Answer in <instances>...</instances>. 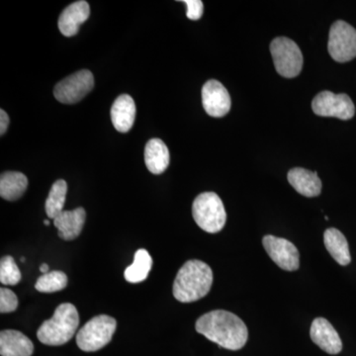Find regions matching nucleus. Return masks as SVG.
Masks as SVG:
<instances>
[{
  "instance_id": "nucleus-6",
  "label": "nucleus",
  "mask_w": 356,
  "mask_h": 356,
  "mask_svg": "<svg viewBox=\"0 0 356 356\" xmlns=\"http://www.w3.org/2000/svg\"><path fill=\"white\" fill-rule=\"evenodd\" d=\"M270 53L280 76L287 79L299 76L303 67V55L294 41L286 37H278L271 42Z\"/></svg>"
},
{
  "instance_id": "nucleus-24",
  "label": "nucleus",
  "mask_w": 356,
  "mask_h": 356,
  "mask_svg": "<svg viewBox=\"0 0 356 356\" xmlns=\"http://www.w3.org/2000/svg\"><path fill=\"white\" fill-rule=\"evenodd\" d=\"M21 273L13 257L7 255L0 261V282L4 285H16L20 282Z\"/></svg>"
},
{
  "instance_id": "nucleus-26",
  "label": "nucleus",
  "mask_w": 356,
  "mask_h": 356,
  "mask_svg": "<svg viewBox=\"0 0 356 356\" xmlns=\"http://www.w3.org/2000/svg\"><path fill=\"white\" fill-rule=\"evenodd\" d=\"M187 6V18L191 20H199L203 15L204 6L200 0H184Z\"/></svg>"
},
{
  "instance_id": "nucleus-10",
  "label": "nucleus",
  "mask_w": 356,
  "mask_h": 356,
  "mask_svg": "<svg viewBox=\"0 0 356 356\" xmlns=\"http://www.w3.org/2000/svg\"><path fill=\"white\" fill-rule=\"evenodd\" d=\"M262 245L267 254L283 270L295 271L299 268V252L297 248L286 238L266 236Z\"/></svg>"
},
{
  "instance_id": "nucleus-15",
  "label": "nucleus",
  "mask_w": 356,
  "mask_h": 356,
  "mask_svg": "<svg viewBox=\"0 0 356 356\" xmlns=\"http://www.w3.org/2000/svg\"><path fill=\"white\" fill-rule=\"evenodd\" d=\"M287 178L293 188L306 197H316L322 192V181L316 172L301 168H292Z\"/></svg>"
},
{
  "instance_id": "nucleus-22",
  "label": "nucleus",
  "mask_w": 356,
  "mask_h": 356,
  "mask_svg": "<svg viewBox=\"0 0 356 356\" xmlns=\"http://www.w3.org/2000/svg\"><path fill=\"white\" fill-rule=\"evenodd\" d=\"M67 192V184L64 179H58L55 184L51 185L50 193H49L46 204H44L47 216L50 218V219L54 220L60 213L64 212Z\"/></svg>"
},
{
  "instance_id": "nucleus-25",
  "label": "nucleus",
  "mask_w": 356,
  "mask_h": 356,
  "mask_svg": "<svg viewBox=\"0 0 356 356\" xmlns=\"http://www.w3.org/2000/svg\"><path fill=\"white\" fill-rule=\"evenodd\" d=\"M18 298L15 293L7 288L0 289V313H11L17 309Z\"/></svg>"
},
{
  "instance_id": "nucleus-5",
  "label": "nucleus",
  "mask_w": 356,
  "mask_h": 356,
  "mask_svg": "<svg viewBox=\"0 0 356 356\" xmlns=\"http://www.w3.org/2000/svg\"><path fill=\"white\" fill-rule=\"evenodd\" d=\"M117 322L107 315H99L89 320L76 334V343L81 350L93 353L102 350L111 341Z\"/></svg>"
},
{
  "instance_id": "nucleus-20",
  "label": "nucleus",
  "mask_w": 356,
  "mask_h": 356,
  "mask_svg": "<svg viewBox=\"0 0 356 356\" xmlns=\"http://www.w3.org/2000/svg\"><path fill=\"white\" fill-rule=\"evenodd\" d=\"M28 187V178L17 172H3L0 177V196L7 201L22 197Z\"/></svg>"
},
{
  "instance_id": "nucleus-7",
  "label": "nucleus",
  "mask_w": 356,
  "mask_h": 356,
  "mask_svg": "<svg viewBox=\"0 0 356 356\" xmlns=\"http://www.w3.org/2000/svg\"><path fill=\"white\" fill-rule=\"evenodd\" d=\"M330 55L337 63H346L356 57V30L344 21L337 20L330 30Z\"/></svg>"
},
{
  "instance_id": "nucleus-19",
  "label": "nucleus",
  "mask_w": 356,
  "mask_h": 356,
  "mask_svg": "<svg viewBox=\"0 0 356 356\" xmlns=\"http://www.w3.org/2000/svg\"><path fill=\"white\" fill-rule=\"evenodd\" d=\"M324 243L327 252L337 264L343 266L350 264L348 243L341 231L334 228L327 229L324 234Z\"/></svg>"
},
{
  "instance_id": "nucleus-17",
  "label": "nucleus",
  "mask_w": 356,
  "mask_h": 356,
  "mask_svg": "<svg viewBox=\"0 0 356 356\" xmlns=\"http://www.w3.org/2000/svg\"><path fill=\"white\" fill-rule=\"evenodd\" d=\"M136 118V104L128 95H122L115 100L111 108V120L118 132L127 133L132 129Z\"/></svg>"
},
{
  "instance_id": "nucleus-3",
  "label": "nucleus",
  "mask_w": 356,
  "mask_h": 356,
  "mask_svg": "<svg viewBox=\"0 0 356 356\" xmlns=\"http://www.w3.org/2000/svg\"><path fill=\"white\" fill-rule=\"evenodd\" d=\"M79 325V316L76 306L70 303L60 304L53 317L44 321L39 327L37 337L46 346H63L74 337Z\"/></svg>"
},
{
  "instance_id": "nucleus-21",
  "label": "nucleus",
  "mask_w": 356,
  "mask_h": 356,
  "mask_svg": "<svg viewBox=\"0 0 356 356\" xmlns=\"http://www.w3.org/2000/svg\"><path fill=\"white\" fill-rule=\"evenodd\" d=\"M153 266V259L147 250L140 248L136 252L134 262L126 268L124 276L130 283H140L146 280Z\"/></svg>"
},
{
  "instance_id": "nucleus-14",
  "label": "nucleus",
  "mask_w": 356,
  "mask_h": 356,
  "mask_svg": "<svg viewBox=\"0 0 356 356\" xmlns=\"http://www.w3.org/2000/svg\"><path fill=\"white\" fill-rule=\"evenodd\" d=\"M86 218V210L83 208L60 213L54 219V225L58 229V236L65 241L76 238L83 231Z\"/></svg>"
},
{
  "instance_id": "nucleus-4",
  "label": "nucleus",
  "mask_w": 356,
  "mask_h": 356,
  "mask_svg": "<svg viewBox=\"0 0 356 356\" xmlns=\"http://www.w3.org/2000/svg\"><path fill=\"white\" fill-rule=\"evenodd\" d=\"M192 215L196 224L209 234L219 233L227 221L224 204L214 192H204L196 197L192 205Z\"/></svg>"
},
{
  "instance_id": "nucleus-27",
  "label": "nucleus",
  "mask_w": 356,
  "mask_h": 356,
  "mask_svg": "<svg viewBox=\"0 0 356 356\" xmlns=\"http://www.w3.org/2000/svg\"><path fill=\"white\" fill-rule=\"evenodd\" d=\"M9 125V117L3 109L0 110V135L3 136L6 133Z\"/></svg>"
},
{
  "instance_id": "nucleus-13",
  "label": "nucleus",
  "mask_w": 356,
  "mask_h": 356,
  "mask_svg": "<svg viewBox=\"0 0 356 356\" xmlns=\"http://www.w3.org/2000/svg\"><path fill=\"white\" fill-rule=\"evenodd\" d=\"M89 4L83 0L74 2L63 11L58 17V29L65 37L76 36L79 27L88 19Z\"/></svg>"
},
{
  "instance_id": "nucleus-30",
  "label": "nucleus",
  "mask_w": 356,
  "mask_h": 356,
  "mask_svg": "<svg viewBox=\"0 0 356 356\" xmlns=\"http://www.w3.org/2000/svg\"><path fill=\"white\" fill-rule=\"evenodd\" d=\"M21 261H22V262H24V261H25V259H24V257H22V259H21Z\"/></svg>"
},
{
  "instance_id": "nucleus-28",
  "label": "nucleus",
  "mask_w": 356,
  "mask_h": 356,
  "mask_svg": "<svg viewBox=\"0 0 356 356\" xmlns=\"http://www.w3.org/2000/svg\"><path fill=\"white\" fill-rule=\"evenodd\" d=\"M40 270L43 274H46L49 273V266L48 264H42L41 267H40Z\"/></svg>"
},
{
  "instance_id": "nucleus-29",
  "label": "nucleus",
  "mask_w": 356,
  "mask_h": 356,
  "mask_svg": "<svg viewBox=\"0 0 356 356\" xmlns=\"http://www.w3.org/2000/svg\"><path fill=\"white\" fill-rule=\"evenodd\" d=\"M44 224L46 225V226H49V225H50V221H49V220H44Z\"/></svg>"
},
{
  "instance_id": "nucleus-23",
  "label": "nucleus",
  "mask_w": 356,
  "mask_h": 356,
  "mask_svg": "<svg viewBox=\"0 0 356 356\" xmlns=\"http://www.w3.org/2000/svg\"><path fill=\"white\" fill-rule=\"evenodd\" d=\"M67 285V276L63 271L54 270L43 274L37 280L35 288L42 293L62 291Z\"/></svg>"
},
{
  "instance_id": "nucleus-9",
  "label": "nucleus",
  "mask_w": 356,
  "mask_h": 356,
  "mask_svg": "<svg viewBox=\"0 0 356 356\" xmlns=\"http://www.w3.org/2000/svg\"><path fill=\"white\" fill-rule=\"evenodd\" d=\"M314 113L322 117H336L341 120H350L355 114V107L348 95H334L331 91H322L313 99Z\"/></svg>"
},
{
  "instance_id": "nucleus-8",
  "label": "nucleus",
  "mask_w": 356,
  "mask_h": 356,
  "mask_svg": "<svg viewBox=\"0 0 356 356\" xmlns=\"http://www.w3.org/2000/svg\"><path fill=\"white\" fill-rule=\"evenodd\" d=\"M93 86L95 79L91 72L88 70H79L60 81L54 89V95L58 102L74 104L83 99L92 90Z\"/></svg>"
},
{
  "instance_id": "nucleus-11",
  "label": "nucleus",
  "mask_w": 356,
  "mask_h": 356,
  "mask_svg": "<svg viewBox=\"0 0 356 356\" xmlns=\"http://www.w3.org/2000/svg\"><path fill=\"white\" fill-rule=\"evenodd\" d=\"M202 103L206 113L212 117H224L231 109V97L221 83L211 79L204 84Z\"/></svg>"
},
{
  "instance_id": "nucleus-16",
  "label": "nucleus",
  "mask_w": 356,
  "mask_h": 356,
  "mask_svg": "<svg viewBox=\"0 0 356 356\" xmlns=\"http://www.w3.org/2000/svg\"><path fill=\"white\" fill-rule=\"evenodd\" d=\"M34 344L24 334L14 330L0 332V355L1 356H31Z\"/></svg>"
},
{
  "instance_id": "nucleus-2",
  "label": "nucleus",
  "mask_w": 356,
  "mask_h": 356,
  "mask_svg": "<svg viewBox=\"0 0 356 356\" xmlns=\"http://www.w3.org/2000/svg\"><path fill=\"white\" fill-rule=\"evenodd\" d=\"M213 273L205 262L192 259L185 262L173 283V296L181 303L198 301L209 293Z\"/></svg>"
},
{
  "instance_id": "nucleus-18",
  "label": "nucleus",
  "mask_w": 356,
  "mask_h": 356,
  "mask_svg": "<svg viewBox=\"0 0 356 356\" xmlns=\"http://www.w3.org/2000/svg\"><path fill=\"white\" fill-rule=\"evenodd\" d=\"M170 151L161 139H152L145 147V163L154 175H161L170 165Z\"/></svg>"
},
{
  "instance_id": "nucleus-1",
  "label": "nucleus",
  "mask_w": 356,
  "mask_h": 356,
  "mask_svg": "<svg viewBox=\"0 0 356 356\" xmlns=\"http://www.w3.org/2000/svg\"><path fill=\"white\" fill-rule=\"evenodd\" d=\"M195 329L199 334L221 348L238 350L247 343V325L235 314L216 310L205 314L198 318Z\"/></svg>"
},
{
  "instance_id": "nucleus-12",
  "label": "nucleus",
  "mask_w": 356,
  "mask_h": 356,
  "mask_svg": "<svg viewBox=\"0 0 356 356\" xmlns=\"http://www.w3.org/2000/svg\"><path fill=\"white\" fill-rule=\"evenodd\" d=\"M310 336L314 343L329 355H337L343 350L341 337L329 321L317 318L312 323Z\"/></svg>"
}]
</instances>
